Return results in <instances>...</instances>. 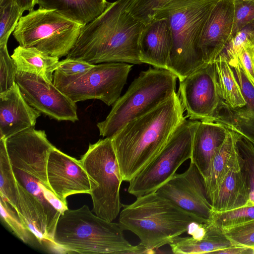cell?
Returning a JSON list of instances; mask_svg holds the SVG:
<instances>
[{"label": "cell", "instance_id": "obj_5", "mask_svg": "<svg viewBox=\"0 0 254 254\" xmlns=\"http://www.w3.org/2000/svg\"><path fill=\"white\" fill-rule=\"evenodd\" d=\"M218 0H173L155 11L154 18L165 17L168 20L172 47L168 70L179 81L207 64L199 42L205 23Z\"/></svg>", "mask_w": 254, "mask_h": 254}, {"label": "cell", "instance_id": "obj_16", "mask_svg": "<svg viewBox=\"0 0 254 254\" xmlns=\"http://www.w3.org/2000/svg\"><path fill=\"white\" fill-rule=\"evenodd\" d=\"M41 115L27 102L16 83L8 91L0 94V138L6 139L34 127Z\"/></svg>", "mask_w": 254, "mask_h": 254}, {"label": "cell", "instance_id": "obj_33", "mask_svg": "<svg viewBox=\"0 0 254 254\" xmlns=\"http://www.w3.org/2000/svg\"><path fill=\"white\" fill-rule=\"evenodd\" d=\"M173 0H133L129 10L137 20L145 25L152 21L156 10Z\"/></svg>", "mask_w": 254, "mask_h": 254}, {"label": "cell", "instance_id": "obj_37", "mask_svg": "<svg viewBox=\"0 0 254 254\" xmlns=\"http://www.w3.org/2000/svg\"><path fill=\"white\" fill-rule=\"evenodd\" d=\"M223 232L234 244L254 248V220Z\"/></svg>", "mask_w": 254, "mask_h": 254}, {"label": "cell", "instance_id": "obj_15", "mask_svg": "<svg viewBox=\"0 0 254 254\" xmlns=\"http://www.w3.org/2000/svg\"><path fill=\"white\" fill-rule=\"evenodd\" d=\"M234 0H219L203 27L199 48L204 62L213 63L223 52L232 36Z\"/></svg>", "mask_w": 254, "mask_h": 254}, {"label": "cell", "instance_id": "obj_40", "mask_svg": "<svg viewBox=\"0 0 254 254\" xmlns=\"http://www.w3.org/2000/svg\"><path fill=\"white\" fill-rule=\"evenodd\" d=\"M18 6L24 11L29 12L34 10V7L37 4V0H16Z\"/></svg>", "mask_w": 254, "mask_h": 254}, {"label": "cell", "instance_id": "obj_25", "mask_svg": "<svg viewBox=\"0 0 254 254\" xmlns=\"http://www.w3.org/2000/svg\"><path fill=\"white\" fill-rule=\"evenodd\" d=\"M214 63L221 98L232 107H245L246 103L226 54L222 52Z\"/></svg>", "mask_w": 254, "mask_h": 254}, {"label": "cell", "instance_id": "obj_18", "mask_svg": "<svg viewBox=\"0 0 254 254\" xmlns=\"http://www.w3.org/2000/svg\"><path fill=\"white\" fill-rule=\"evenodd\" d=\"M229 131L224 126L214 122H199L193 136L190 160L203 178L213 156L224 142Z\"/></svg>", "mask_w": 254, "mask_h": 254}, {"label": "cell", "instance_id": "obj_3", "mask_svg": "<svg viewBox=\"0 0 254 254\" xmlns=\"http://www.w3.org/2000/svg\"><path fill=\"white\" fill-rule=\"evenodd\" d=\"M122 207L119 219L121 228L136 235L139 244L149 252L170 245L187 232L191 223L209 220L184 210L156 191L138 196Z\"/></svg>", "mask_w": 254, "mask_h": 254}, {"label": "cell", "instance_id": "obj_28", "mask_svg": "<svg viewBox=\"0 0 254 254\" xmlns=\"http://www.w3.org/2000/svg\"><path fill=\"white\" fill-rule=\"evenodd\" d=\"M210 220L222 232L254 220V205L217 212L211 210Z\"/></svg>", "mask_w": 254, "mask_h": 254}, {"label": "cell", "instance_id": "obj_26", "mask_svg": "<svg viewBox=\"0 0 254 254\" xmlns=\"http://www.w3.org/2000/svg\"><path fill=\"white\" fill-rule=\"evenodd\" d=\"M232 132L240 171L248 190L251 204L254 205V144L243 136Z\"/></svg>", "mask_w": 254, "mask_h": 254}, {"label": "cell", "instance_id": "obj_20", "mask_svg": "<svg viewBox=\"0 0 254 254\" xmlns=\"http://www.w3.org/2000/svg\"><path fill=\"white\" fill-rule=\"evenodd\" d=\"M106 0H37L39 8L54 10L85 25L99 16L109 4Z\"/></svg>", "mask_w": 254, "mask_h": 254}, {"label": "cell", "instance_id": "obj_10", "mask_svg": "<svg viewBox=\"0 0 254 254\" xmlns=\"http://www.w3.org/2000/svg\"><path fill=\"white\" fill-rule=\"evenodd\" d=\"M132 67L122 62L94 64L72 81L56 87L76 103L94 99L111 106L121 97Z\"/></svg>", "mask_w": 254, "mask_h": 254}, {"label": "cell", "instance_id": "obj_19", "mask_svg": "<svg viewBox=\"0 0 254 254\" xmlns=\"http://www.w3.org/2000/svg\"><path fill=\"white\" fill-rule=\"evenodd\" d=\"M209 201L211 210L217 212L252 205L248 190L240 171L238 160L213 192Z\"/></svg>", "mask_w": 254, "mask_h": 254}, {"label": "cell", "instance_id": "obj_24", "mask_svg": "<svg viewBox=\"0 0 254 254\" xmlns=\"http://www.w3.org/2000/svg\"><path fill=\"white\" fill-rule=\"evenodd\" d=\"M211 122L243 136L254 144V114L245 107L233 108L221 99Z\"/></svg>", "mask_w": 254, "mask_h": 254}, {"label": "cell", "instance_id": "obj_9", "mask_svg": "<svg viewBox=\"0 0 254 254\" xmlns=\"http://www.w3.org/2000/svg\"><path fill=\"white\" fill-rule=\"evenodd\" d=\"M199 121L184 120L159 154L129 183L127 191L138 197L156 191L191 157L193 139Z\"/></svg>", "mask_w": 254, "mask_h": 254}, {"label": "cell", "instance_id": "obj_11", "mask_svg": "<svg viewBox=\"0 0 254 254\" xmlns=\"http://www.w3.org/2000/svg\"><path fill=\"white\" fill-rule=\"evenodd\" d=\"M178 93L186 118L211 121L221 99L215 63L207 64L179 81Z\"/></svg>", "mask_w": 254, "mask_h": 254}, {"label": "cell", "instance_id": "obj_23", "mask_svg": "<svg viewBox=\"0 0 254 254\" xmlns=\"http://www.w3.org/2000/svg\"><path fill=\"white\" fill-rule=\"evenodd\" d=\"M237 161L234 134L232 131L229 130L224 142L213 156L206 175L203 178L209 200Z\"/></svg>", "mask_w": 254, "mask_h": 254}, {"label": "cell", "instance_id": "obj_6", "mask_svg": "<svg viewBox=\"0 0 254 254\" xmlns=\"http://www.w3.org/2000/svg\"><path fill=\"white\" fill-rule=\"evenodd\" d=\"M177 78L165 69L150 67L141 71L106 119L97 124L100 135L112 137L128 122L157 107L176 92Z\"/></svg>", "mask_w": 254, "mask_h": 254}, {"label": "cell", "instance_id": "obj_31", "mask_svg": "<svg viewBox=\"0 0 254 254\" xmlns=\"http://www.w3.org/2000/svg\"><path fill=\"white\" fill-rule=\"evenodd\" d=\"M23 12L16 2L0 7V45H7L8 38Z\"/></svg>", "mask_w": 254, "mask_h": 254}, {"label": "cell", "instance_id": "obj_34", "mask_svg": "<svg viewBox=\"0 0 254 254\" xmlns=\"http://www.w3.org/2000/svg\"><path fill=\"white\" fill-rule=\"evenodd\" d=\"M254 40V20L250 22L233 36L224 52L229 62L236 60L239 49L244 45L252 43Z\"/></svg>", "mask_w": 254, "mask_h": 254}, {"label": "cell", "instance_id": "obj_30", "mask_svg": "<svg viewBox=\"0 0 254 254\" xmlns=\"http://www.w3.org/2000/svg\"><path fill=\"white\" fill-rule=\"evenodd\" d=\"M0 215L1 219L8 226L13 233L23 242L29 244L32 236H35L25 223L23 219L12 208L8 202L0 196Z\"/></svg>", "mask_w": 254, "mask_h": 254}, {"label": "cell", "instance_id": "obj_43", "mask_svg": "<svg viewBox=\"0 0 254 254\" xmlns=\"http://www.w3.org/2000/svg\"><path fill=\"white\" fill-rule=\"evenodd\" d=\"M253 0V1H254V0Z\"/></svg>", "mask_w": 254, "mask_h": 254}, {"label": "cell", "instance_id": "obj_38", "mask_svg": "<svg viewBox=\"0 0 254 254\" xmlns=\"http://www.w3.org/2000/svg\"><path fill=\"white\" fill-rule=\"evenodd\" d=\"M237 60L239 61L248 78L254 86V46L253 44L250 43L243 45L237 54L235 60Z\"/></svg>", "mask_w": 254, "mask_h": 254}, {"label": "cell", "instance_id": "obj_21", "mask_svg": "<svg viewBox=\"0 0 254 254\" xmlns=\"http://www.w3.org/2000/svg\"><path fill=\"white\" fill-rule=\"evenodd\" d=\"M234 244L210 220L204 235L199 239L180 236L169 245L176 254H213Z\"/></svg>", "mask_w": 254, "mask_h": 254}, {"label": "cell", "instance_id": "obj_2", "mask_svg": "<svg viewBox=\"0 0 254 254\" xmlns=\"http://www.w3.org/2000/svg\"><path fill=\"white\" fill-rule=\"evenodd\" d=\"M133 0L110 2L99 16L82 28L66 58L93 64L122 62L140 64L139 40L144 24L129 10Z\"/></svg>", "mask_w": 254, "mask_h": 254}, {"label": "cell", "instance_id": "obj_7", "mask_svg": "<svg viewBox=\"0 0 254 254\" xmlns=\"http://www.w3.org/2000/svg\"><path fill=\"white\" fill-rule=\"evenodd\" d=\"M80 161L89 177L92 212L113 221L123 206L120 190L123 181L111 138L90 144Z\"/></svg>", "mask_w": 254, "mask_h": 254}, {"label": "cell", "instance_id": "obj_27", "mask_svg": "<svg viewBox=\"0 0 254 254\" xmlns=\"http://www.w3.org/2000/svg\"><path fill=\"white\" fill-rule=\"evenodd\" d=\"M0 195L20 215L18 188L8 155L5 139L0 138Z\"/></svg>", "mask_w": 254, "mask_h": 254}, {"label": "cell", "instance_id": "obj_35", "mask_svg": "<svg viewBox=\"0 0 254 254\" xmlns=\"http://www.w3.org/2000/svg\"><path fill=\"white\" fill-rule=\"evenodd\" d=\"M234 16L231 38L243 27L254 20V1L234 0Z\"/></svg>", "mask_w": 254, "mask_h": 254}, {"label": "cell", "instance_id": "obj_8", "mask_svg": "<svg viewBox=\"0 0 254 254\" xmlns=\"http://www.w3.org/2000/svg\"><path fill=\"white\" fill-rule=\"evenodd\" d=\"M83 26L55 11L39 8L20 18L13 36L22 47L60 58L73 47Z\"/></svg>", "mask_w": 254, "mask_h": 254}, {"label": "cell", "instance_id": "obj_39", "mask_svg": "<svg viewBox=\"0 0 254 254\" xmlns=\"http://www.w3.org/2000/svg\"><path fill=\"white\" fill-rule=\"evenodd\" d=\"M213 254H254V248L234 244L228 247L217 250Z\"/></svg>", "mask_w": 254, "mask_h": 254}, {"label": "cell", "instance_id": "obj_29", "mask_svg": "<svg viewBox=\"0 0 254 254\" xmlns=\"http://www.w3.org/2000/svg\"><path fill=\"white\" fill-rule=\"evenodd\" d=\"M94 65L73 59L66 58L59 61L53 74V83L58 86L69 83L86 73Z\"/></svg>", "mask_w": 254, "mask_h": 254}, {"label": "cell", "instance_id": "obj_13", "mask_svg": "<svg viewBox=\"0 0 254 254\" xmlns=\"http://www.w3.org/2000/svg\"><path fill=\"white\" fill-rule=\"evenodd\" d=\"M156 192L197 217L210 219L211 205L203 178L192 162L185 172L176 173Z\"/></svg>", "mask_w": 254, "mask_h": 254}, {"label": "cell", "instance_id": "obj_32", "mask_svg": "<svg viewBox=\"0 0 254 254\" xmlns=\"http://www.w3.org/2000/svg\"><path fill=\"white\" fill-rule=\"evenodd\" d=\"M17 67L9 56L7 45H0V94L10 90L16 83Z\"/></svg>", "mask_w": 254, "mask_h": 254}, {"label": "cell", "instance_id": "obj_36", "mask_svg": "<svg viewBox=\"0 0 254 254\" xmlns=\"http://www.w3.org/2000/svg\"><path fill=\"white\" fill-rule=\"evenodd\" d=\"M228 63L233 69L246 103L245 107L254 114V86L248 78L238 60Z\"/></svg>", "mask_w": 254, "mask_h": 254}, {"label": "cell", "instance_id": "obj_4", "mask_svg": "<svg viewBox=\"0 0 254 254\" xmlns=\"http://www.w3.org/2000/svg\"><path fill=\"white\" fill-rule=\"evenodd\" d=\"M119 223L93 214L83 205L65 210L60 215L52 243L66 253L83 254H141L150 253L138 244L131 245Z\"/></svg>", "mask_w": 254, "mask_h": 254}, {"label": "cell", "instance_id": "obj_14", "mask_svg": "<svg viewBox=\"0 0 254 254\" xmlns=\"http://www.w3.org/2000/svg\"><path fill=\"white\" fill-rule=\"evenodd\" d=\"M47 171L51 189L64 203L67 204L66 197L69 195L90 194L89 177L80 161L56 147L49 154Z\"/></svg>", "mask_w": 254, "mask_h": 254}, {"label": "cell", "instance_id": "obj_42", "mask_svg": "<svg viewBox=\"0 0 254 254\" xmlns=\"http://www.w3.org/2000/svg\"><path fill=\"white\" fill-rule=\"evenodd\" d=\"M253 45H254V41H253Z\"/></svg>", "mask_w": 254, "mask_h": 254}, {"label": "cell", "instance_id": "obj_22", "mask_svg": "<svg viewBox=\"0 0 254 254\" xmlns=\"http://www.w3.org/2000/svg\"><path fill=\"white\" fill-rule=\"evenodd\" d=\"M11 57L15 63L17 71L35 74L48 82H53L59 58L48 55L35 48L20 45L14 49Z\"/></svg>", "mask_w": 254, "mask_h": 254}, {"label": "cell", "instance_id": "obj_1", "mask_svg": "<svg viewBox=\"0 0 254 254\" xmlns=\"http://www.w3.org/2000/svg\"><path fill=\"white\" fill-rule=\"evenodd\" d=\"M179 94L127 123L111 138L123 181L129 182L159 154L187 118Z\"/></svg>", "mask_w": 254, "mask_h": 254}, {"label": "cell", "instance_id": "obj_41", "mask_svg": "<svg viewBox=\"0 0 254 254\" xmlns=\"http://www.w3.org/2000/svg\"><path fill=\"white\" fill-rule=\"evenodd\" d=\"M16 2V0H0V7L12 2Z\"/></svg>", "mask_w": 254, "mask_h": 254}, {"label": "cell", "instance_id": "obj_12", "mask_svg": "<svg viewBox=\"0 0 254 254\" xmlns=\"http://www.w3.org/2000/svg\"><path fill=\"white\" fill-rule=\"evenodd\" d=\"M16 82L27 102L42 114L58 121L78 120L76 103L53 82L35 74L17 71Z\"/></svg>", "mask_w": 254, "mask_h": 254}, {"label": "cell", "instance_id": "obj_17", "mask_svg": "<svg viewBox=\"0 0 254 254\" xmlns=\"http://www.w3.org/2000/svg\"><path fill=\"white\" fill-rule=\"evenodd\" d=\"M139 46L142 64L168 70L172 38L167 18H154L144 25Z\"/></svg>", "mask_w": 254, "mask_h": 254}]
</instances>
